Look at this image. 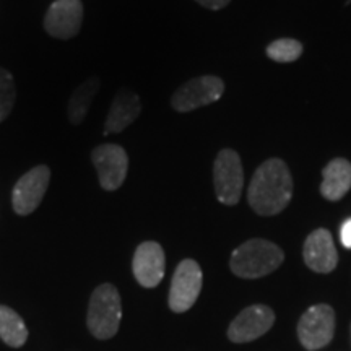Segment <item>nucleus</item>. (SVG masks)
Returning <instances> with one entry per match:
<instances>
[{
  "label": "nucleus",
  "instance_id": "1",
  "mask_svg": "<svg viewBox=\"0 0 351 351\" xmlns=\"http://www.w3.org/2000/svg\"><path fill=\"white\" fill-rule=\"evenodd\" d=\"M293 197V178L287 163L280 158L263 161L254 173L247 189L252 210L262 217L283 212Z\"/></svg>",
  "mask_w": 351,
  "mask_h": 351
},
{
  "label": "nucleus",
  "instance_id": "2",
  "mask_svg": "<svg viewBox=\"0 0 351 351\" xmlns=\"http://www.w3.org/2000/svg\"><path fill=\"white\" fill-rule=\"evenodd\" d=\"M285 254L267 239H249L231 254V271L239 278H261L282 265Z\"/></svg>",
  "mask_w": 351,
  "mask_h": 351
},
{
  "label": "nucleus",
  "instance_id": "3",
  "mask_svg": "<svg viewBox=\"0 0 351 351\" xmlns=\"http://www.w3.org/2000/svg\"><path fill=\"white\" fill-rule=\"evenodd\" d=\"M122 319L121 295L111 283L95 289L88 306V328L98 340H109L119 330Z\"/></svg>",
  "mask_w": 351,
  "mask_h": 351
},
{
  "label": "nucleus",
  "instance_id": "4",
  "mask_svg": "<svg viewBox=\"0 0 351 351\" xmlns=\"http://www.w3.org/2000/svg\"><path fill=\"white\" fill-rule=\"evenodd\" d=\"M213 184L217 199L225 205H236L243 195L244 171L241 158L234 150H221L213 165Z\"/></svg>",
  "mask_w": 351,
  "mask_h": 351
},
{
  "label": "nucleus",
  "instance_id": "5",
  "mask_svg": "<svg viewBox=\"0 0 351 351\" xmlns=\"http://www.w3.org/2000/svg\"><path fill=\"white\" fill-rule=\"evenodd\" d=\"M225 93V83L215 75L197 77L184 83L174 91L171 106L178 112H191L194 109L217 103Z\"/></svg>",
  "mask_w": 351,
  "mask_h": 351
},
{
  "label": "nucleus",
  "instance_id": "6",
  "mask_svg": "<svg viewBox=\"0 0 351 351\" xmlns=\"http://www.w3.org/2000/svg\"><path fill=\"white\" fill-rule=\"evenodd\" d=\"M335 333V311L328 304H315L302 314L298 324V337L306 350H319L328 345Z\"/></svg>",
  "mask_w": 351,
  "mask_h": 351
},
{
  "label": "nucleus",
  "instance_id": "7",
  "mask_svg": "<svg viewBox=\"0 0 351 351\" xmlns=\"http://www.w3.org/2000/svg\"><path fill=\"white\" fill-rule=\"evenodd\" d=\"M51 182V169L46 165H38L21 176L12 192V205L16 215L26 217L33 213L46 195Z\"/></svg>",
  "mask_w": 351,
  "mask_h": 351
},
{
  "label": "nucleus",
  "instance_id": "8",
  "mask_svg": "<svg viewBox=\"0 0 351 351\" xmlns=\"http://www.w3.org/2000/svg\"><path fill=\"white\" fill-rule=\"evenodd\" d=\"M204 275L200 265L192 258H186L178 265L169 289V307L174 313H186L195 304L202 291Z\"/></svg>",
  "mask_w": 351,
  "mask_h": 351
},
{
  "label": "nucleus",
  "instance_id": "9",
  "mask_svg": "<svg viewBox=\"0 0 351 351\" xmlns=\"http://www.w3.org/2000/svg\"><path fill=\"white\" fill-rule=\"evenodd\" d=\"M91 160L98 173L99 186L104 191H117L127 178L129 171V156L119 145L103 143L93 148Z\"/></svg>",
  "mask_w": 351,
  "mask_h": 351
},
{
  "label": "nucleus",
  "instance_id": "10",
  "mask_svg": "<svg viewBox=\"0 0 351 351\" xmlns=\"http://www.w3.org/2000/svg\"><path fill=\"white\" fill-rule=\"evenodd\" d=\"M82 0H56L44 16V29L51 38L72 39L82 28Z\"/></svg>",
  "mask_w": 351,
  "mask_h": 351
},
{
  "label": "nucleus",
  "instance_id": "11",
  "mask_svg": "<svg viewBox=\"0 0 351 351\" xmlns=\"http://www.w3.org/2000/svg\"><path fill=\"white\" fill-rule=\"evenodd\" d=\"M275 313L269 306L254 304L241 311L238 317L230 324L228 337L234 343H247L262 337L274 326Z\"/></svg>",
  "mask_w": 351,
  "mask_h": 351
},
{
  "label": "nucleus",
  "instance_id": "12",
  "mask_svg": "<svg viewBox=\"0 0 351 351\" xmlns=\"http://www.w3.org/2000/svg\"><path fill=\"white\" fill-rule=\"evenodd\" d=\"M166 257L165 251L155 241H147L137 247L132 261L135 278L143 288H155L165 276Z\"/></svg>",
  "mask_w": 351,
  "mask_h": 351
},
{
  "label": "nucleus",
  "instance_id": "13",
  "mask_svg": "<svg viewBox=\"0 0 351 351\" xmlns=\"http://www.w3.org/2000/svg\"><path fill=\"white\" fill-rule=\"evenodd\" d=\"M302 256H304L306 265L313 271L330 274L339 263V254H337L330 231L320 228L311 232L304 243Z\"/></svg>",
  "mask_w": 351,
  "mask_h": 351
},
{
  "label": "nucleus",
  "instance_id": "14",
  "mask_svg": "<svg viewBox=\"0 0 351 351\" xmlns=\"http://www.w3.org/2000/svg\"><path fill=\"white\" fill-rule=\"evenodd\" d=\"M142 112V99L137 93L122 88L112 99L111 109L104 122V135L119 134L127 129Z\"/></svg>",
  "mask_w": 351,
  "mask_h": 351
},
{
  "label": "nucleus",
  "instance_id": "15",
  "mask_svg": "<svg viewBox=\"0 0 351 351\" xmlns=\"http://www.w3.org/2000/svg\"><path fill=\"white\" fill-rule=\"evenodd\" d=\"M351 189V163L345 158H335L322 171L320 194L324 199L337 202Z\"/></svg>",
  "mask_w": 351,
  "mask_h": 351
},
{
  "label": "nucleus",
  "instance_id": "16",
  "mask_svg": "<svg viewBox=\"0 0 351 351\" xmlns=\"http://www.w3.org/2000/svg\"><path fill=\"white\" fill-rule=\"evenodd\" d=\"M101 82L98 77H90L88 80L80 83L72 96H70L67 104V117L72 125H80L86 119L88 112H90L91 103H93L96 93H98Z\"/></svg>",
  "mask_w": 351,
  "mask_h": 351
},
{
  "label": "nucleus",
  "instance_id": "17",
  "mask_svg": "<svg viewBox=\"0 0 351 351\" xmlns=\"http://www.w3.org/2000/svg\"><path fill=\"white\" fill-rule=\"evenodd\" d=\"M0 339L13 348H20L28 340V328L23 319L7 306H0Z\"/></svg>",
  "mask_w": 351,
  "mask_h": 351
},
{
  "label": "nucleus",
  "instance_id": "18",
  "mask_svg": "<svg viewBox=\"0 0 351 351\" xmlns=\"http://www.w3.org/2000/svg\"><path fill=\"white\" fill-rule=\"evenodd\" d=\"M301 54L302 44L291 38L276 39V41L270 43L269 47H267V56H269L271 60L280 64L295 62V60L300 59Z\"/></svg>",
  "mask_w": 351,
  "mask_h": 351
},
{
  "label": "nucleus",
  "instance_id": "19",
  "mask_svg": "<svg viewBox=\"0 0 351 351\" xmlns=\"http://www.w3.org/2000/svg\"><path fill=\"white\" fill-rule=\"evenodd\" d=\"M16 90L12 73L0 67V122L5 121L15 106Z\"/></svg>",
  "mask_w": 351,
  "mask_h": 351
},
{
  "label": "nucleus",
  "instance_id": "20",
  "mask_svg": "<svg viewBox=\"0 0 351 351\" xmlns=\"http://www.w3.org/2000/svg\"><path fill=\"white\" fill-rule=\"evenodd\" d=\"M340 239H341V244H343L346 249H351V218L345 219L343 225H341Z\"/></svg>",
  "mask_w": 351,
  "mask_h": 351
},
{
  "label": "nucleus",
  "instance_id": "21",
  "mask_svg": "<svg viewBox=\"0 0 351 351\" xmlns=\"http://www.w3.org/2000/svg\"><path fill=\"white\" fill-rule=\"evenodd\" d=\"M197 3H200L202 7L210 8V10H221L225 8L231 0H195Z\"/></svg>",
  "mask_w": 351,
  "mask_h": 351
}]
</instances>
